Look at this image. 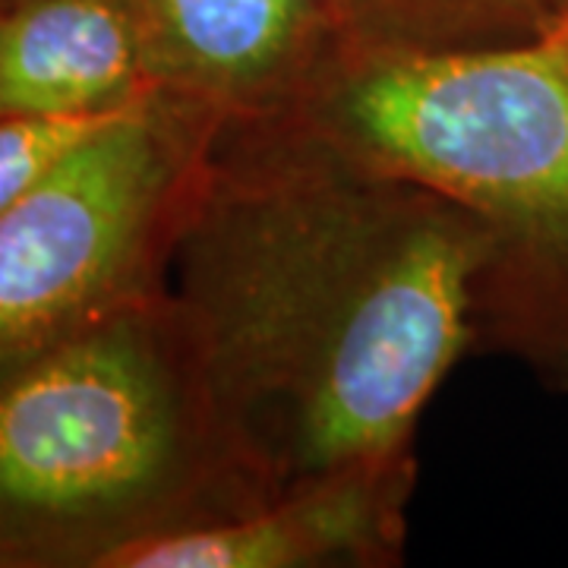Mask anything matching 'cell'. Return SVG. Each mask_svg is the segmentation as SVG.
Returning <instances> with one entry per match:
<instances>
[{"instance_id": "obj_4", "label": "cell", "mask_w": 568, "mask_h": 568, "mask_svg": "<svg viewBox=\"0 0 568 568\" xmlns=\"http://www.w3.org/2000/svg\"><path fill=\"white\" fill-rule=\"evenodd\" d=\"M212 114L152 95L0 215V373L162 294Z\"/></svg>"}, {"instance_id": "obj_3", "label": "cell", "mask_w": 568, "mask_h": 568, "mask_svg": "<svg viewBox=\"0 0 568 568\" xmlns=\"http://www.w3.org/2000/svg\"><path fill=\"white\" fill-rule=\"evenodd\" d=\"M282 114L484 224L470 347L568 361V17L489 51L347 44Z\"/></svg>"}, {"instance_id": "obj_9", "label": "cell", "mask_w": 568, "mask_h": 568, "mask_svg": "<svg viewBox=\"0 0 568 568\" xmlns=\"http://www.w3.org/2000/svg\"><path fill=\"white\" fill-rule=\"evenodd\" d=\"M121 114L0 118V215L20 203L29 190H36L77 145Z\"/></svg>"}, {"instance_id": "obj_5", "label": "cell", "mask_w": 568, "mask_h": 568, "mask_svg": "<svg viewBox=\"0 0 568 568\" xmlns=\"http://www.w3.org/2000/svg\"><path fill=\"white\" fill-rule=\"evenodd\" d=\"M155 89L212 118H268L347 48L342 0H133Z\"/></svg>"}, {"instance_id": "obj_8", "label": "cell", "mask_w": 568, "mask_h": 568, "mask_svg": "<svg viewBox=\"0 0 568 568\" xmlns=\"http://www.w3.org/2000/svg\"><path fill=\"white\" fill-rule=\"evenodd\" d=\"M347 44L383 51H489L547 36L559 22L534 0H342Z\"/></svg>"}, {"instance_id": "obj_6", "label": "cell", "mask_w": 568, "mask_h": 568, "mask_svg": "<svg viewBox=\"0 0 568 568\" xmlns=\"http://www.w3.org/2000/svg\"><path fill=\"white\" fill-rule=\"evenodd\" d=\"M414 467L347 477L123 549L108 568L388 566L405 549Z\"/></svg>"}, {"instance_id": "obj_7", "label": "cell", "mask_w": 568, "mask_h": 568, "mask_svg": "<svg viewBox=\"0 0 568 568\" xmlns=\"http://www.w3.org/2000/svg\"><path fill=\"white\" fill-rule=\"evenodd\" d=\"M152 95L133 0H0V118L121 114Z\"/></svg>"}, {"instance_id": "obj_2", "label": "cell", "mask_w": 568, "mask_h": 568, "mask_svg": "<svg viewBox=\"0 0 568 568\" xmlns=\"http://www.w3.org/2000/svg\"><path fill=\"white\" fill-rule=\"evenodd\" d=\"M250 508L164 294L0 373V568H108Z\"/></svg>"}, {"instance_id": "obj_1", "label": "cell", "mask_w": 568, "mask_h": 568, "mask_svg": "<svg viewBox=\"0 0 568 568\" xmlns=\"http://www.w3.org/2000/svg\"><path fill=\"white\" fill-rule=\"evenodd\" d=\"M484 260V224L446 193L291 114L212 118L162 294L253 506L414 467Z\"/></svg>"}]
</instances>
